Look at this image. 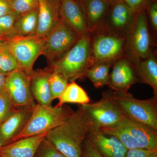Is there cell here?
<instances>
[{
	"mask_svg": "<svg viewBox=\"0 0 157 157\" xmlns=\"http://www.w3.org/2000/svg\"><path fill=\"white\" fill-rule=\"evenodd\" d=\"M90 67L98 62L116 61L125 56V37L115 33L103 25L91 34Z\"/></svg>",
	"mask_w": 157,
	"mask_h": 157,
	"instance_id": "cell-6",
	"label": "cell"
},
{
	"mask_svg": "<svg viewBox=\"0 0 157 157\" xmlns=\"http://www.w3.org/2000/svg\"><path fill=\"white\" fill-rule=\"evenodd\" d=\"M153 0H122L134 13L147 11L150 3Z\"/></svg>",
	"mask_w": 157,
	"mask_h": 157,
	"instance_id": "cell-31",
	"label": "cell"
},
{
	"mask_svg": "<svg viewBox=\"0 0 157 157\" xmlns=\"http://www.w3.org/2000/svg\"><path fill=\"white\" fill-rule=\"evenodd\" d=\"M34 157H67L44 138L40 144Z\"/></svg>",
	"mask_w": 157,
	"mask_h": 157,
	"instance_id": "cell-29",
	"label": "cell"
},
{
	"mask_svg": "<svg viewBox=\"0 0 157 157\" xmlns=\"http://www.w3.org/2000/svg\"><path fill=\"white\" fill-rule=\"evenodd\" d=\"M6 41H7V39L0 37V49L6 46Z\"/></svg>",
	"mask_w": 157,
	"mask_h": 157,
	"instance_id": "cell-37",
	"label": "cell"
},
{
	"mask_svg": "<svg viewBox=\"0 0 157 157\" xmlns=\"http://www.w3.org/2000/svg\"><path fill=\"white\" fill-rule=\"evenodd\" d=\"M75 1H77V2H78V1H79V0H75Z\"/></svg>",
	"mask_w": 157,
	"mask_h": 157,
	"instance_id": "cell-42",
	"label": "cell"
},
{
	"mask_svg": "<svg viewBox=\"0 0 157 157\" xmlns=\"http://www.w3.org/2000/svg\"><path fill=\"white\" fill-rule=\"evenodd\" d=\"M59 100V103L56 105L57 107H62L67 103L83 105L89 104L90 102V99L87 93L75 81L68 83Z\"/></svg>",
	"mask_w": 157,
	"mask_h": 157,
	"instance_id": "cell-24",
	"label": "cell"
},
{
	"mask_svg": "<svg viewBox=\"0 0 157 157\" xmlns=\"http://www.w3.org/2000/svg\"><path fill=\"white\" fill-rule=\"evenodd\" d=\"M91 37H81L64 55L49 67L69 82L84 78L90 67Z\"/></svg>",
	"mask_w": 157,
	"mask_h": 157,
	"instance_id": "cell-4",
	"label": "cell"
},
{
	"mask_svg": "<svg viewBox=\"0 0 157 157\" xmlns=\"http://www.w3.org/2000/svg\"><path fill=\"white\" fill-rule=\"evenodd\" d=\"M74 111L67 105L53 107L36 104L25 125L11 142L47 133L63 122Z\"/></svg>",
	"mask_w": 157,
	"mask_h": 157,
	"instance_id": "cell-3",
	"label": "cell"
},
{
	"mask_svg": "<svg viewBox=\"0 0 157 157\" xmlns=\"http://www.w3.org/2000/svg\"><path fill=\"white\" fill-rule=\"evenodd\" d=\"M11 11L17 15L38 8V0H7Z\"/></svg>",
	"mask_w": 157,
	"mask_h": 157,
	"instance_id": "cell-28",
	"label": "cell"
},
{
	"mask_svg": "<svg viewBox=\"0 0 157 157\" xmlns=\"http://www.w3.org/2000/svg\"><path fill=\"white\" fill-rule=\"evenodd\" d=\"M110 98L127 117L157 130V98L136 99L128 91L109 92Z\"/></svg>",
	"mask_w": 157,
	"mask_h": 157,
	"instance_id": "cell-5",
	"label": "cell"
},
{
	"mask_svg": "<svg viewBox=\"0 0 157 157\" xmlns=\"http://www.w3.org/2000/svg\"><path fill=\"white\" fill-rule=\"evenodd\" d=\"M150 157H157V150L153 152Z\"/></svg>",
	"mask_w": 157,
	"mask_h": 157,
	"instance_id": "cell-38",
	"label": "cell"
},
{
	"mask_svg": "<svg viewBox=\"0 0 157 157\" xmlns=\"http://www.w3.org/2000/svg\"><path fill=\"white\" fill-rule=\"evenodd\" d=\"M69 83L63 75L52 70L49 76V85L52 101L60 97Z\"/></svg>",
	"mask_w": 157,
	"mask_h": 157,
	"instance_id": "cell-25",
	"label": "cell"
},
{
	"mask_svg": "<svg viewBox=\"0 0 157 157\" xmlns=\"http://www.w3.org/2000/svg\"><path fill=\"white\" fill-rule=\"evenodd\" d=\"M0 157H2L0 156Z\"/></svg>",
	"mask_w": 157,
	"mask_h": 157,
	"instance_id": "cell-45",
	"label": "cell"
},
{
	"mask_svg": "<svg viewBox=\"0 0 157 157\" xmlns=\"http://www.w3.org/2000/svg\"><path fill=\"white\" fill-rule=\"evenodd\" d=\"M80 38L60 20L45 37L42 55L50 65L63 56Z\"/></svg>",
	"mask_w": 157,
	"mask_h": 157,
	"instance_id": "cell-9",
	"label": "cell"
},
{
	"mask_svg": "<svg viewBox=\"0 0 157 157\" xmlns=\"http://www.w3.org/2000/svg\"><path fill=\"white\" fill-rule=\"evenodd\" d=\"M82 106L92 124L100 129L113 126L126 117L113 101L109 92L102 93L100 101Z\"/></svg>",
	"mask_w": 157,
	"mask_h": 157,
	"instance_id": "cell-10",
	"label": "cell"
},
{
	"mask_svg": "<svg viewBox=\"0 0 157 157\" xmlns=\"http://www.w3.org/2000/svg\"><path fill=\"white\" fill-rule=\"evenodd\" d=\"M18 15L14 12L0 17V37L9 40L16 36L14 25Z\"/></svg>",
	"mask_w": 157,
	"mask_h": 157,
	"instance_id": "cell-26",
	"label": "cell"
},
{
	"mask_svg": "<svg viewBox=\"0 0 157 157\" xmlns=\"http://www.w3.org/2000/svg\"><path fill=\"white\" fill-rule=\"evenodd\" d=\"M78 2L91 35L105 24L110 3L105 0H79Z\"/></svg>",
	"mask_w": 157,
	"mask_h": 157,
	"instance_id": "cell-17",
	"label": "cell"
},
{
	"mask_svg": "<svg viewBox=\"0 0 157 157\" xmlns=\"http://www.w3.org/2000/svg\"><path fill=\"white\" fill-rule=\"evenodd\" d=\"M151 28L157 33V0H153L148 6L147 10Z\"/></svg>",
	"mask_w": 157,
	"mask_h": 157,
	"instance_id": "cell-32",
	"label": "cell"
},
{
	"mask_svg": "<svg viewBox=\"0 0 157 157\" xmlns=\"http://www.w3.org/2000/svg\"><path fill=\"white\" fill-rule=\"evenodd\" d=\"M45 38L38 36H15L7 40L6 47L13 55L19 69L30 75L35 62L42 53Z\"/></svg>",
	"mask_w": 157,
	"mask_h": 157,
	"instance_id": "cell-8",
	"label": "cell"
},
{
	"mask_svg": "<svg viewBox=\"0 0 157 157\" xmlns=\"http://www.w3.org/2000/svg\"><path fill=\"white\" fill-rule=\"evenodd\" d=\"M82 155L83 157H103L87 138L83 143Z\"/></svg>",
	"mask_w": 157,
	"mask_h": 157,
	"instance_id": "cell-33",
	"label": "cell"
},
{
	"mask_svg": "<svg viewBox=\"0 0 157 157\" xmlns=\"http://www.w3.org/2000/svg\"><path fill=\"white\" fill-rule=\"evenodd\" d=\"M61 21L80 37L91 36L80 5L75 0H61L59 6Z\"/></svg>",
	"mask_w": 157,
	"mask_h": 157,
	"instance_id": "cell-14",
	"label": "cell"
},
{
	"mask_svg": "<svg viewBox=\"0 0 157 157\" xmlns=\"http://www.w3.org/2000/svg\"><path fill=\"white\" fill-rule=\"evenodd\" d=\"M105 1H107L108 2L111 3L113 2H114L116 0H105Z\"/></svg>",
	"mask_w": 157,
	"mask_h": 157,
	"instance_id": "cell-39",
	"label": "cell"
},
{
	"mask_svg": "<svg viewBox=\"0 0 157 157\" xmlns=\"http://www.w3.org/2000/svg\"><path fill=\"white\" fill-rule=\"evenodd\" d=\"M48 133L22 138L4 145L0 149V156L34 157L38 147Z\"/></svg>",
	"mask_w": 157,
	"mask_h": 157,
	"instance_id": "cell-19",
	"label": "cell"
},
{
	"mask_svg": "<svg viewBox=\"0 0 157 157\" xmlns=\"http://www.w3.org/2000/svg\"><path fill=\"white\" fill-rule=\"evenodd\" d=\"M12 12L7 0H0V17Z\"/></svg>",
	"mask_w": 157,
	"mask_h": 157,
	"instance_id": "cell-35",
	"label": "cell"
},
{
	"mask_svg": "<svg viewBox=\"0 0 157 157\" xmlns=\"http://www.w3.org/2000/svg\"><path fill=\"white\" fill-rule=\"evenodd\" d=\"M1 147H2V145H1V141H0V149H1Z\"/></svg>",
	"mask_w": 157,
	"mask_h": 157,
	"instance_id": "cell-41",
	"label": "cell"
},
{
	"mask_svg": "<svg viewBox=\"0 0 157 157\" xmlns=\"http://www.w3.org/2000/svg\"><path fill=\"white\" fill-rule=\"evenodd\" d=\"M118 1H122V0H118Z\"/></svg>",
	"mask_w": 157,
	"mask_h": 157,
	"instance_id": "cell-44",
	"label": "cell"
},
{
	"mask_svg": "<svg viewBox=\"0 0 157 157\" xmlns=\"http://www.w3.org/2000/svg\"><path fill=\"white\" fill-rule=\"evenodd\" d=\"M154 151H155L145 149H129L128 150L125 157H150Z\"/></svg>",
	"mask_w": 157,
	"mask_h": 157,
	"instance_id": "cell-34",
	"label": "cell"
},
{
	"mask_svg": "<svg viewBox=\"0 0 157 157\" xmlns=\"http://www.w3.org/2000/svg\"><path fill=\"white\" fill-rule=\"evenodd\" d=\"M7 75L0 71V93L5 90Z\"/></svg>",
	"mask_w": 157,
	"mask_h": 157,
	"instance_id": "cell-36",
	"label": "cell"
},
{
	"mask_svg": "<svg viewBox=\"0 0 157 157\" xmlns=\"http://www.w3.org/2000/svg\"><path fill=\"white\" fill-rule=\"evenodd\" d=\"M5 90L14 107H33L36 104L31 92L30 76L19 68L7 74Z\"/></svg>",
	"mask_w": 157,
	"mask_h": 157,
	"instance_id": "cell-11",
	"label": "cell"
},
{
	"mask_svg": "<svg viewBox=\"0 0 157 157\" xmlns=\"http://www.w3.org/2000/svg\"><path fill=\"white\" fill-rule=\"evenodd\" d=\"M52 71V69L49 67L43 70H33L30 75L31 92L37 104L51 105L52 101L51 97L49 78Z\"/></svg>",
	"mask_w": 157,
	"mask_h": 157,
	"instance_id": "cell-20",
	"label": "cell"
},
{
	"mask_svg": "<svg viewBox=\"0 0 157 157\" xmlns=\"http://www.w3.org/2000/svg\"><path fill=\"white\" fill-rule=\"evenodd\" d=\"M92 124L80 105L61 124L48 132L45 139L67 157H80Z\"/></svg>",
	"mask_w": 157,
	"mask_h": 157,
	"instance_id": "cell-1",
	"label": "cell"
},
{
	"mask_svg": "<svg viewBox=\"0 0 157 157\" xmlns=\"http://www.w3.org/2000/svg\"><path fill=\"white\" fill-rule=\"evenodd\" d=\"M113 64L111 62L95 63L86 70L84 77L90 79L97 88L107 85L109 81V71Z\"/></svg>",
	"mask_w": 157,
	"mask_h": 157,
	"instance_id": "cell-23",
	"label": "cell"
},
{
	"mask_svg": "<svg viewBox=\"0 0 157 157\" xmlns=\"http://www.w3.org/2000/svg\"><path fill=\"white\" fill-rule=\"evenodd\" d=\"M14 108L6 91L0 93V124L8 117Z\"/></svg>",
	"mask_w": 157,
	"mask_h": 157,
	"instance_id": "cell-30",
	"label": "cell"
},
{
	"mask_svg": "<svg viewBox=\"0 0 157 157\" xmlns=\"http://www.w3.org/2000/svg\"><path fill=\"white\" fill-rule=\"evenodd\" d=\"M83 157V156L82 155V156H81V157Z\"/></svg>",
	"mask_w": 157,
	"mask_h": 157,
	"instance_id": "cell-43",
	"label": "cell"
},
{
	"mask_svg": "<svg viewBox=\"0 0 157 157\" xmlns=\"http://www.w3.org/2000/svg\"><path fill=\"white\" fill-rule=\"evenodd\" d=\"M18 63L13 55L6 46L0 49V71L7 74L18 69Z\"/></svg>",
	"mask_w": 157,
	"mask_h": 157,
	"instance_id": "cell-27",
	"label": "cell"
},
{
	"mask_svg": "<svg viewBox=\"0 0 157 157\" xmlns=\"http://www.w3.org/2000/svg\"><path fill=\"white\" fill-rule=\"evenodd\" d=\"M38 8L17 16L14 25L16 36H35L38 27Z\"/></svg>",
	"mask_w": 157,
	"mask_h": 157,
	"instance_id": "cell-22",
	"label": "cell"
},
{
	"mask_svg": "<svg viewBox=\"0 0 157 157\" xmlns=\"http://www.w3.org/2000/svg\"><path fill=\"white\" fill-rule=\"evenodd\" d=\"M87 138L103 157H125L128 149L117 137L92 125Z\"/></svg>",
	"mask_w": 157,
	"mask_h": 157,
	"instance_id": "cell-15",
	"label": "cell"
},
{
	"mask_svg": "<svg viewBox=\"0 0 157 157\" xmlns=\"http://www.w3.org/2000/svg\"><path fill=\"white\" fill-rule=\"evenodd\" d=\"M100 129L117 137L128 149L157 150V130L127 117L113 126Z\"/></svg>",
	"mask_w": 157,
	"mask_h": 157,
	"instance_id": "cell-2",
	"label": "cell"
},
{
	"mask_svg": "<svg viewBox=\"0 0 157 157\" xmlns=\"http://www.w3.org/2000/svg\"><path fill=\"white\" fill-rule=\"evenodd\" d=\"M111 67L107 85L114 91H128L133 85L140 83L135 66L126 56L116 61Z\"/></svg>",
	"mask_w": 157,
	"mask_h": 157,
	"instance_id": "cell-12",
	"label": "cell"
},
{
	"mask_svg": "<svg viewBox=\"0 0 157 157\" xmlns=\"http://www.w3.org/2000/svg\"><path fill=\"white\" fill-rule=\"evenodd\" d=\"M135 13L123 1L110 3L104 25L109 30L126 37L132 28Z\"/></svg>",
	"mask_w": 157,
	"mask_h": 157,
	"instance_id": "cell-13",
	"label": "cell"
},
{
	"mask_svg": "<svg viewBox=\"0 0 157 157\" xmlns=\"http://www.w3.org/2000/svg\"><path fill=\"white\" fill-rule=\"evenodd\" d=\"M135 67L140 83L149 85L153 90L154 96L157 98L156 50L154 49L147 57L139 60Z\"/></svg>",
	"mask_w": 157,
	"mask_h": 157,
	"instance_id": "cell-21",
	"label": "cell"
},
{
	"mask_svg": "<svg viewBox=\"0 0 157 157\" xmlns=\"http://www.w3.org/2000/svg\"><path fill=\"white\" fill-rule=\"evenodd\" d=\"M125 39V55L134 66L140 60L147 57L154 50L147 11L135 13L132 28Z\"/></svg>",
	"mask_w": 157,
	"mask_h": 157,
	"instance_id": "cell-7",
	"label": "cell"
},
{
	"mask_svg": "<svg viewBox=\"0 0 157 157\" xmlns=\"http://www.w3.org/2000/svg\"><path fill=\"white\" fill-rule=\"evenodd\" d=\"M56 2L58 3V4H59L61 0H53Z\"/></svg>",
	"mask_w": 157,
	"mask_h": 157,
	"instance_id": "cell-40",
	"label": "cell"
},
{
	"mask_svg": "<svg viewBox=\"0 0 157 157\" xmlns=\"http://www.w3.org/2000/svg\"><path fill=\"white\" fill-rule=\"evenodd\" d=\"M33 107H14L8 117L0 124L2 147L11 143L21 132L30 117Z\"/></svg>",
	"mask_w": 157,
	"mask_h": 157,
	"instance_id": "cell-16",
	"label": "cell"
},
{
	"mask_svg": "<svg viewBox=\"0 0 157 157\" xmlns=\"http://www.w3.org/2000/svg\"><path fill=\"white\" fill-rule=\"evenodd\" d=\"M38 27L36 36L45 38L60 20L59 4L53 0H38Z\"/></svg>",
	"mask_w": 157,
	"mask_h": 157,
	"instance_id": "cell-18",
	"label": "cell"
}]
</instances>
